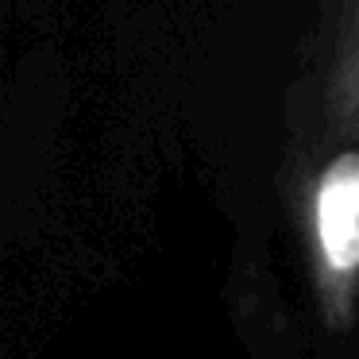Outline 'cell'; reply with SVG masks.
<instances>
[{"label":"cell","mask_w":359,"mask_h":359,"mask_svg":"<svg viewBox=\"0 0 359 359\" xmlns=\"http://www.w3.org/2000/svg\"><path fill=\"white\" fill-rule=\"evenodd\" d=\"M336 97H340L344 112L359 124V0L351 4L348 24L340 35V55H336Z\"/></svg>","instance_id":"obj_2"},{"label":"cell","mask_w":359,"mask_h":359,"mask_svg":"<svg viewBox=\"0 0 359 359\" xmlns=\"http://www.w3.org/2000/svg\"><path fill=\"white\" fill-rule=\"evenodd\" d=\"M313 278L332 328H348L359 290V147H344L313 178Z\"/></svg>","instance_id":"obj_1"}]
</instances>
